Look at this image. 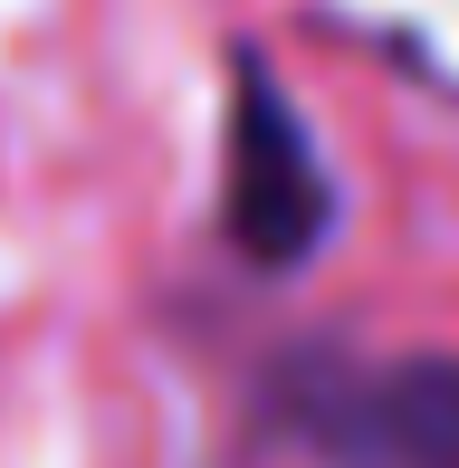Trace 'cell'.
<instances>
[{"label":"cell","mask_w":459,"mask_h":468,"mask_svg":"<svg viewBox=\"0 0 459 468\" xmlns=\"http://www.w3.org/2000/svg\"><path fill=\"white\" fill-rule=\"evenodd\" d=\"M326 220H336V182L316 163L306 115L259 68H240V96H230V182H220L230 249L259 259V268H297V259H316Z\"/></svg>","instance_id":"6da1fadb"},{"label":"cell","mask_w":459,"mask_h":468,"mask_svg":"<svg viewBox=\"0 0 459 468\" xmlns=\"http://www.w3.org/2000/svg\"><path fill=\"white\" fill-rule=\"evenodd\" d=\"M297 431L326 468H459V354L345 373L297 401Z\"/></svg>","instance_id":"7a4b0ae2"}]
</instances>
